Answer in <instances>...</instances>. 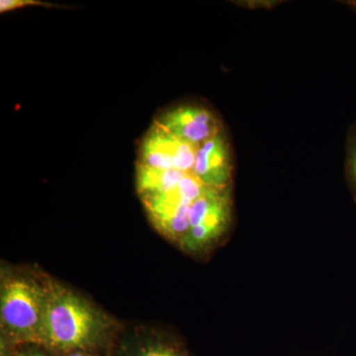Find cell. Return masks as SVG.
Segmentation results:
<instances>
[{"label": "cell", "instance_id": "6da1fadb", "mask_svg": "<svg viewBox=\"0 0 356 356\" xmlns=\"http://www.w3.org/2000/svg\"><path fill=\"white\" fill-rule=\"evenodd\" d=\"M123 325L92 300L49 277L40 343L58 355L84 350L109 356Z\"/></svg>", "mask_w": 356, "mask_h": 356}, {"label": "cell", "instance_id": "7a4b0ae2", "mask_svg": "<svg viewBox=\"0 0 356 356\" xmlns=\"http://www.w3.org/2000/svg\"><path fill=\"white\" fill-rule=\"evenodd\" d=\"M49 277L36 267L1 266L0 334L17 346L41 341Z\"/></svg>", "mask_w": 356, "mask_h": 356}, {"label": "cell", "instance_id": "3957f363", "mask_svg": "<svg viewBox=\"0 0 356 356\" xmlns=\"http://www.w3.org/2000/svg\"><path fill=\"white\" fill-rule=\"evenodd\" d=\"M234 221V186L208 187L194 201L189 229L179 250L196 259H205L226 242Z\"/></svg>", "mask_w": 356, "mask_h": 356}, {"label": "cell", "instance_id": "277c9868", "mask_svg": "<svg viewBox=\"0 0 356 356\" xmlns=\"http://www.w3.org/2000/svg\"><path fill=\"white\" fill-rule=\"evenodd\" d=\"M109 356H193L177 332L153 324H124Z\"/></svg>", "mask_w": 356, "mask_h": 356}, {"label": "cell", "instance_id": "5b68a950", "mask_svg": "<svg viewBox=\"0 0 356 356\" xmlns=\"http://www.w3.org/2000/svg\"><path fill=\"white\" fill-rule=\"evenodd\" d=\"M197 147L154 123L140 140L137 165L193 175Z\"/></svg>", "mask_w": 356, "mask_h": 356}, {"label": "cell", "instance_id": "8992f818", "mask_svg": "<svg viewBox=\"0 0 356 356\" xmlns=\"http://www.w3.org/2000/svg\"><path fill=\"white\" fill-rule=\"evenodd\" d=\"M154 123L178 139L199 147L225 130L222 119L213 110L197 104H184L165 110Z\"/></svg>", "mask_w": 356, "mask_h": 356}, {"label": "cell", "instance_id": "52a82bcc", "mask_svg": "<svg viewBox=\"0 0 356 356\" xmlns=\"http://www.w3.org/2000/svg\"><path fill=\"white\" fill-rule=\"evenodd\" d=\"M234 152L226 129L197 147L193 175L206 187L234 186Z\"/></svg>", "mask_w": 356, "mask_h": 356}, {"label": "cell", "instance_id": "ba28073f", "mask_svg": "<svg viewBox=\"0 0 356 356\" xmlns=\"http://www.w3.org/2000/svg\"><path fill=\"white\" fill-rule=\"evenodd\" d=\"M143 203L154 228L166 240L179 248L189 229L192 202L178 189L168 193L143 197Z\"/></svg>", "mask_w": 356, "mask_h": 356}, {"label": "cell", "instance_id": "9c48e42d", "mask_svg": "<svg viewBox=\"0 0 356 356\" xmlns=\"http://www.w3.org/2000/svg\"><path fill=\"white\" fill-rule=\"evenodd\" d=\"M192 173L179 172L175 170H156L137 165L136 170V185L140 197L158 195L175 191L182 180Z\"/></svg>", "mask_w": 356, "mask_h": 356}, {"label": "cell", "instance_id": "30bf717a", "mask_svg": "<svg viewBox=\"0 0 356 356\" xmlns=\"http://www.w3.org/2000/svg\"><path fill=\"white\" fill-rule=\"evenodd\" d=\"M344 175L351 196L356 204V123L348 128L346 135Z\"/></svg>", "mask_w": 356, "mask_h": 356}, {"label": "cell", "instance_id": "8fae6325", "mask_svg": "<svg viewBox=\"0 0 356 356\" xmlns=\"http://www.w3.org/2000/svg\"><path fill=\"white\" fill-rule=\"evenodd\" d=\"M14 356H60L43 343H27L19 344Z\"/></svg>", "mask_w": 356, "mask_h": 356}, {"label": "cell", "instance_id": "7c38bea8", "mask_svg": "<svg viewBox=\"0 0 356 356\" xmlns=\"http://www.w3.org/2000/svg\"><path fill=\"white\" fill-rule=\"evenodd\" d=\"M27 6H54L53 4L38 1V0H1L0 1V13H8L14 9Z\"/></svg>", "mask_w": 356, "mask_h": 356}, {"label": "cell", "instance_id": "4fadbf2b", "mask_svg": "<svg viewBox=\"0 0 356 356\" xmlns=\"http://www.w3.org/2000/svg\"><path fill=\"white\" fill-rule=\"evenodd\" d=\"M236 3H241L238 6L242 7H248V8L257 9V8H266L270 9L273 7L277 6V3H281V1H273V0H264V1H259V0H252V1H238Z\"/></svg>", "mask_w": 356, "mask_h": 356}, {"label": "cell", "instance_id": "5bb4252c", "mask_svg": "<svg viewBox=\"0 0 356 356\" xmlns=\"http://www.w3.org/2000/svg\"><path fill=\"white\" fill-rule=\"evenodd\" d=\"M60 356H108V355H102V353H91V351L76 350V351H72V353H65V355H60Z\"/></svg>", "mask_w": 356, "mask_h": 356}, {"label": "cell", "instance_id": "9a60e30c", "mask_svg": "<svg viewBox=\"0 0 356 356\" xmlns=\"http://www.w3.org/2000/svg\"><path fill=\"white\" fill-rule=\"evenodd\" d=\"M346 6H350L353 10L356 11V0L355 1H344Z\"/></svg>", "mask_w": 356, "mask_h": 356}]
</instances>
